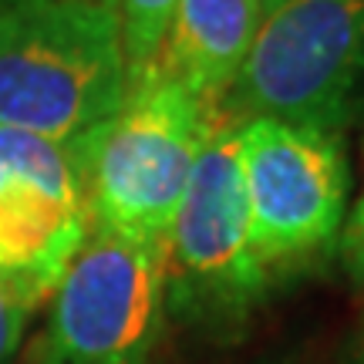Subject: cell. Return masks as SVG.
<instances>
[{
  "label": "cell",
  "mask_w": 364,
  "mask_h": 364,
  "mask_svg": "<svg viewBox=\"0 0 364 364\" xmlns=\"http://www.w3.org/2000/svg\"><path fill=\"white\" fill-rule=\"evenodd\" d=\"M364 85V0H290L263 17L220 112L338 132Z\"/></svg>",
  "instance_id": "5"
},
{
  "label": "cell",
  "mask_w": 364,
  "mask_h": 364,
  "mask_svg": "<svg viewBox=\"0 0 364 364\" xmlns=\"http://www.w3.org/2000/svg\"><path fill=\"white\" fill-rule=\"evenodd\" d=\"M260 4V11H263V17H270V14H277L284 4H290V0H257Z\"/></svg>",
  "instance_id": "13"
},
{
  "label": "cell",
  "mask_w": 364,
  "mask_h": 364,
  "mask_svg": "<svg viewBox=\"0 0 364 364\" xmlns=\"http://www.w3.org/2000/svg\"><path fill=\"white\" fill-rule=\"evenodd\" d=\"M129 95L118 14L98 0H0V125L71 145Z\"/></svg>",
  "instance_id": "1"
},
{
  "label": "cell",
  "mask_w": 364,
  "mask_h": 364,
  "mask_svg": "<svg viewBox=\"0 0 364 364\" xmlns=\"http://www.w3.org/2000/svg\"><path fill=\"white\" fill-rule=\"evenodd\" d=\"M169 240H132L88 223L48 297L31 364H149L166 327Z\"/></svg>",
  "instance_id": "4"
},
{
  "label": "cell",
  "mask_w": 364,
  "mask_h": 364,
  "mask_svg": "<svg viewBox=\"0 0 364 364\" xmlns=\"http://www.w3.org/2000/svg\"><path fill=\"white\" fill-rule=\"evenodd\" d=\"M0 182H4V179H0Z\"/></svg>",
  "instance_id": "16"
},
{
  "label": "cell",
  "mask_w": 364,
  "mask_h": 364,
  "mask_svg": "<svg viewBox=\"0 0 364 364\" xmlns=\"http://www.w3.org/2000/svg\"><path fill=\"white\" fill-rule=\"evenodd\" d=\"M270 280L250 236L240 122L220 112L169 230L166 311L213 341L236 338Z\"/></svg>",
  "instance_id": "3"
},
{
  "label": "cell",
  "mask_w": 364,
  "mask_h": 364,
  "mask_svg": "<svg viewBox=\"0 0 364 364\" xmlns=\"http://www.w3.org/2000/svg\"><path fill=\"white\" fill-rule=\"evenodd\" d=\"M341 257H344V267L351 270L354 280L364 284V193H361V199H358V206L351 209V220L344 223Z\"/></svg>",
  "instance_id": "12"
},
{
  "label": "cell",
  "mask_w": 364,
  "mask_h": 364,
  "mask_svg": "<svg viewBox=\"0 0 364 364\" xmlns=\"http://www.w3.org/2000/svg\"><path fill=\"white\" fill-rule=\"evenodd\" d=\"M176 4L179 0H118L115 4L122 51H125V68H129V88L152 65Z\"/></svg>",
  "instance_id": "10"
},
{
  "label": "cell",
  "mask_w": 364,
  "mask_h": 364,
  "mask_svg": "<svg viewBox=\"0 0 364 364\" xmlns=\"http://www.w3.org/2000/svg\"><path fill=\"white\" fill-rule=\"evenodd\" d=\"M88 233V209L61 203L27 182H0V273L21 280L41 297L68 270Z\"/></svg>",
  "instance_id": "8"
},
{
  "label": "cell",
  "mask_w": 364,
  "mask_h": 364,
  "mask_svg": "<svg viewBox=\"0 0 364 364\" xmlns=\"http://www.w3.org/2000/svg\"><path fill=\"white\" fill-rule=\"evenodd\" d=\"M263 24L257 0H179L149 71L220 108Z\"/></svg>",
  "instance_id": "7"
},
{
  "label": "cell",
  "mask_w": 364,
  "mask_h": 364,
  "mask_svg": "<svg viewBox=\"0 0 364 364\" xmlns=\"http://www.w3.org/2000/svg\"><path fill=\"white\" fill-rule=\"evenodd\" d=\"M0 179L27 182L71 206H85L75 149L24 129L0 125Z\"/></svg>",
  "instance_id": "9"
},
{
  "label": "cell",
  "mask_w": 364,
  "mask_h": 364,
  "mask_svg": "<svg viewBox=\"0 0 364 364\" xmlns=\"http://www.w3.org/2000/svg\"><path fill=\"white\" fill-rule=\"evenodd\" d=\"M41 304H44V297L38 290L0 273V364H11Z\"/></svg>",
  "instance_id": "11"
},
{
  "label": "cell",
  "mask_w": 364,
  "mask_h": 364,
  "mask_svg": "<svg viewBox=\"0 0 364 364\" xmlns=\"http://www.w3.org/2000/svg\"><path fill=\"white\" fill-rule=\"evenodd\" d=\"M216 115L179 81L145 71L115 115L71 142L88 223L132 240H169Z\"/></svg>",
  "instance_id": "2"
},
{
  "label": "cell",
  "mask_w": 364,
  "mask_h": 364,
  "mask_svg": "<svg viewBox=\"0 0 364 364\" xmlns=\"http://www.w3.org/2000/svg\"><path fill=\"white\" fill-rule=\"evenodd\" d=\"M98 4H108V7H115V4H118V0H98Z\"/></svg>",
  "instance_id": "15"
},
{
  "label": "cell",
  "mask_w": 364,
  "mask_h": 364,
  "mask_svg": "<svg viewBox=\"0 0 364 364\" xmlns=\"http://www.w3.org/2000/svg\"><path fill=\"white\" fill-rule=\"evenodd\" d=\"M354 364H364V334H361V344H358V361Z\"/></svg>",
  "instance_id": "14"
},
{
  "label": "cell",
  "mask_w": 364,
  "mask_h": 364,
  "mask_svg": "<svg viewBox=\"0 0 364 364\" xmlns=\"http://www.w3.org/2000/svg\"><path fill=\"white\" fill-rule=\"evenodd\" d=\"M240 162L253 250L270 277L338 240L348 209L338 132L250 118L240 122Z\"/></svg>",
  "instance_id": "6"
}]
</instances>
